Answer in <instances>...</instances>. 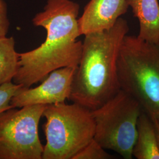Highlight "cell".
Returning a JSON list of instances; mask_svg holds the SVG:
<instances>
[{
  "label": "cell",
  "mask_w": 159,
  "mask_h": 159,
  "mask_svg": "<svg viewBox=\"0 0 159 159\" xmlns=\"http://www.w3.org/2000/svg\"><path fill=\"white\" fill-rule=\"evenodd\" d=\"M120 90L152 119L159 117V44L126 35L117 60Z\"/></svg>",
  "instance_id": "3957f363"
},
{
  "label": "cell",
  "mask_w": 159,
  "mask_h": 159,
  "mask_svg": "<svg viewBox=\"0 0 159 159\" xmlns=\"http://www.w3.org/2000/svg\"><path fill=\"white\" fill-rule=\"evenodd\" d=\"M10 26L6 2L0 0V39L6 37Z\"/></svg>",
  "instance_id": "5bb4252c"
},
{
  "label": "cell",
  "mask_w": 159,
  "mask_h": 159,
  "mask_svg": "<svg viewBox=\"0 0 159 159\" xmlns=\"http://www.w3.org/2000/svg\"><path fill=\"white\" fill-rule=\"evenodd\" d=\"M129 31L127 21L120 17L111 28L84 35L70 100L91 111L102 106L120 90L117 60Z\"/></svg>",
  "instance_id": "7a4b0ae2"
},
{
  "label": "cell",
  "mask_w": 159,
  "mask_h": 159,
  "mask_svg": "<svg viewBox=\"0 0 159 159\" xmlns=\"http://www.w3.org/2000/svg\"><path fill=\"white\" fill-rule=\"evenodd\" d=\"M137 137L133 156L137 159H159V149L153 121L142 111L137 125Z\"/></svg>",
  "instance_id": "30bf717a"
},
{
  "label": "cell",
  "mask_w": 159,
  "mask_h": 159,
  "mask_svg": "<svg viewBox=\"0 0 159 159\" xmlns=\"http://www.w3.org/2000/svg\"><path fill=\"white\" fill-rule=\"evenodd\" d=\"M104 148L93 139L77 154L73 159H109L113 156L106 152Z\"/></svg>",
  "instance_id": "7c38bea8"
},
{
  "label": "cell",
  "mask_w": 159,
  "mask_h": 159,
  "mask_svg": "<svg viewBox=\"0 0 159 159\" xmlns=\"http://www.w3.org/2000/svg\"><path fill=\"white\" fill-rule=\"evenodd\" d=\"M142 111L134 98L120 90L102 106L91 110L95 123L94 139L104 149L113 150L124 159H132Z\"/></svg>",
  "instance_id": "5b68a950"
},
{
  "label": "cell",
  "mask_w": 159,
  "mask_h": 159,
  "mask_svg": "<svg viewBox=\"0 0 159 159\" xmlns=\"http://www.w3.org/2000/svg\"><path fill=\"white\" fill-rule=\"evenodd\" d=\"M129 6L139 21L138 38L150 43L159 44L158 0H129Z\"/></svg>",
  "instance_id": "9c48e42d"
},
{
  "label": "cell",
  "mask_w": 159,
  "mask_h": 159,
  "mask_svg": "<svg viewBox=\"0 0 159 159\" xmlns=\"http://www.w3.org/2000/svg\"><path fill=\"white\" fill-rule=\"evenodd\" d=\"M129 7V0H90L78 20L80 35L111 28Z\"/></svg>",
  "instance_id": "ba28073f"
},
{
  "label": "cell",
  "mask_w": 159,
  "mask_h": 159,
  "mask_svg": "<svg viewBox=\"0 0 159 159\" xmlns=\"http://www.w3.org/2000/svg\"><path fill=\"white\" fill-rule=\"evenodd\" d=\"M75 67H67L52 71L40 85L35 88L24 87L12 98L11 104L16 108L64 102L69 100Z\"/></svg>",
  "instance_id": "52a82bcc"
},
{
  "label": "cell",
  "mask_w": 159,
  "mask_h": 159,
  "mask_svg": "<svg viewBox=\"0 0 159 159\" xmlns=\"http://www.w3.org/2000/svg\"><path fill=\"white\" fill-rule=\"evenodd\" d=\"M43 116L46 143L42 159H73L94 139L91 111L78 103L47 105Z\"/></svg>",
  "instance_id": "277c9868"
},
{
  "label": "cell",
  "mask_w": 159,
  "mask_h": 159,
  "mask_svg": "<svg viewBox=\"0 0 159 159\" xmlns=\"http://www.w3.org/2000/svg\"><path fill=\"white\" fill-rule=\"evenodd\" d=\"M46 106L13 107L0 113V159H42L39 125Z\"/></svg>",
  "instance_id": "8992f818"
},
{
  "label": "cell",
  "mask_w": 159,
  "mask_h": 159,
  "mask_svg": "<svg viewBox=\"0 0 159 159\" xmlns=\"http://www.w3.org/2000/svg\"><path fill=\"white\" fill-rule=\"evenodd\" d=\"M19 53L13 37L0 39V86L12 82L18 70Z\"/></svg>",
  "instance_id": "8fae6325"
},
{
  "label": "cell",
  "mask_w": 159,
  "mask_h": 159,
  "mask_svg": "<svg viewBox=\"0 0 159 159\" xmlns=\"http://www.w3.org/2000/svg\"><path fill=\"white\" fill-rule=\"evenodd\" d=\"M79 4L71 0H47L44 11L33 19L47 31L45 41L33 50L19 53L18 70L13 83L30 88L52 71L79 64L83 42L77 17Z\"/></svg>",
  "instance_id": "6da1fadb"
},
{
  "label": "cell",
  "mask_w": 159,
  "mask_h": 159,
  "mask_svg": "<svg viewBox=\"0 0 159 159\" xmlns=\"http://www.w3.org/2000/svg\"><path fill=\"white\" fill-rule=\"evenodd\" d=\"M152 120L153 121L154 125V127H155L156 137H157V144H158V147H159V117H158V118H154V119H152Z\"/></svg>",
  "instance_id": "9a60e30c"
},
{
  "label": "cell",
  "mask_w": 159,
  "mask_h": 159,
  "mask_svg": "<svg viewBox=\"0 0 159 159\" xmlns=\"http://www.w3.org/2000/svg\"><path fill=\"white\" fill-rule=\"evenodd\" d=\"M23 87V85L13 82H9L0 86V113L14 107L10 103L12 98Z\"/></svg>",
  "instance_id": "4fadbf2b"
}]
</instances>
